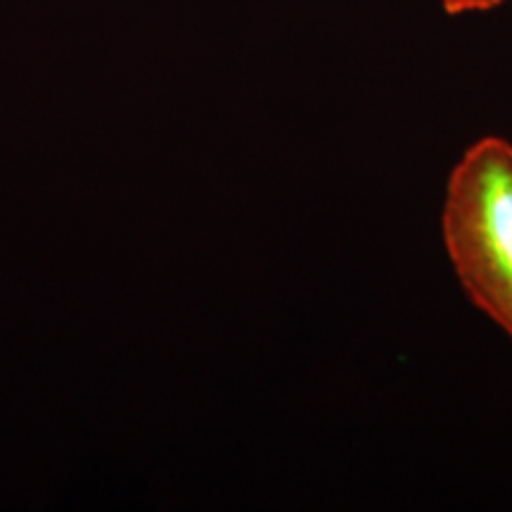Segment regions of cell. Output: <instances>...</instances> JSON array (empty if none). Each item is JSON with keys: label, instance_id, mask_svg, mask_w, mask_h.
Here are the masks:
<instances>
[{"label": "cell", "instance_id": "6da1fadb", "mask_svg": "<svg viewBox=\"0 0 512 512\" xmlns=\"http://www.w3.org/2000/svg\"><path fill=\"white\" fill-rule=\"evenodd\" d=\"M441 240L458 285L512 342V143L479 138L448 176Z\"/></svg>", "mask_w": 512, "mask_h": 512}, {"label": "cell", "instance_id": "7a4b0ae2", "mask_svg": "<svg viewBox=\"0 0 512 512\" xmlns=\"http://www.w3.org/2000/svg\"><path fill=\"white\" fill-rule=\"evenodd\" d=\"M505 0H441L446 15H472V12H491L501 8Z\"/></svg>", "mask_w": 512, "mask_h": 512}]
</instances>
